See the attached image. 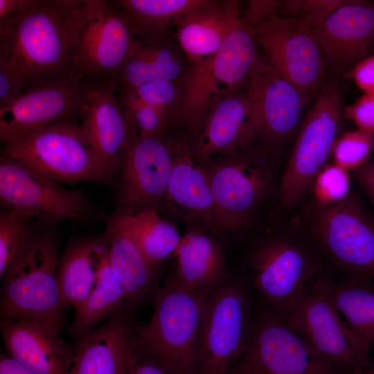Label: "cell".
Instances as JSON below:
<instances>
[{"mask_svg": "<svg viewBox=\"0 0 374 374\" xmlns=\"http://www.w3.org/2000/svg\"><path fill=\"white\" fill-rule=\"evenodd\" d=\"M84 19V0H39L27 15L0 29V55L18 73L23 91L76 76Z\"/></svg>", "mask_w": 374, "mask_h": 374, "instance_id": "cell-1", "label": "cell"}, {"mask_svg": "<svg viewBox=\"0 0 374 374\" xmlns=\"http://www.w3.org/2000/svg\"><path fill=\"white\" fill-rule=\"evenodd\" d=\"M257 43L253 29L239 14L217 53L193 64L179 78L180 100L173 124L193 135L216 102L244 91L259 58Z\"/></svg>", "mask_w": 374, "mask_h": 374, "instance_id": "cell-2", "label": "cell"}, {"mask_svg": "<svg viewBox=\"0 0 374 374\" xmlns=\"http://www.w3.org/2000/svg\"><path fill=\"white\" fill-rule=\"evenodd\" d=\"M256 305L282 317L327 267L306 233H278L257 241L246 256Z\"/></svg>", "mask_w": 374, "mask_h": 374, "instance_id": "cell-3", "label": "cell"}, {"mask_svg": "<svg viewBox=\"0 0 374 374\" xmlns=\"http://www.w3.org/2000/svg\"><path fill=\"white\" fill-rule=\"evenodd\" d=\"M256 308L246 276L226 273L210 290L198 332V374H224L244 354Z\"/></svg>", "mask_w": 374, "mask_h": 374, "instance_id": "cell-4", "label": "cell"}, {"mask_svg": "<svg viewBox=\"0 0 374 374\" xmlns=\"http://www.w3.org/2000/svg\"><path fill=\"white\" fill-rule=\"evenodd\" d=\"M57 269V238L30 233L3 276L1 319L33 318L60 329L64 307Z\"/></svg>", "mask_w": 374, "mask_h": 374, "instance_id": "cell-5", "label": "cell"}, {"mask_svg": "<svg viewBox=\"0 0 374 374\" xmlns=\"http://www.w3.org/2000/svg\"><path fill=\"white\" fill-rule=\"evenodd\" d=\"M166 280L154 297L148 323L136 328L139 348L171 374H198L197 337L206 296Z\"/></svg>", "mask_w": 374, "mask_h": 374, "instance_id": "cell-6", "label": "cell"}, {"mask_svg": "<svg viewBox=\"0 0 374 374\" xmlns=\"http://www.w3.org/2000/svg\"><path fill=\"white\" fill-rule=\"evenodd\" d=\"M1 154L60 184L106 182L114 176L89 144L75 116L6 144Z\"/></svg>", "mask_w": 374, "mask_h": 374, "instance_id": "cell-7", "label": "cell"}, {"mask_svg": "<svg viewBox=\"0 0 374 374\" xmlns=\"http://www.w3.org/2000/svg\"><path fill=\"white\" fill-rule=\"evenodd\" d=\"M306 234L331 273L374 280V220L354 197L317 209Z\"/></svg>", "mask_w": 374, "mask_h": 374, "instance_id": "cell-8", "label": "cell"}, {"mask_svg": "<svg viewBox=\"0 0 374 374\" xmlns=\"http://www.w3.org/2000/svg\"><path fill=\"white\" fill-rule=\"evenodd\" d=\"M344 109L337 80L325 81L299 129L280 185L283 205L295 204L326 166L339 137Z\"/></svg>", "mask_w": 374, "mask_h": 374, "instance_id": "cell-9", "label": "cell"}, {"mask_svg": "<svg viewBox=\"0 0 374 374\" xmlns=\"http://www.w3.org/2000/svg\"><path fill=\"white\" fill-rule=\"evenodd\" d=\"M325 270L305 288L283 317L334 370L355 374L370 357L333 304L323 282Z\"/></svg>", "mask_w": 374, "mask_h": 374, "instance_id": "cell-10", "label": "cell"}, {"mask_svg": "<svg viewBox=\"0 0 374 374\" xmlns=\"http://www.w3.org/2000/svg\"><path fill=\"white\" fill-rule=\"evenodd\" d=\"M136 43L129 19L113 1L84 0L75 56L77 75L90 86H114Z\"/></svg>", "mask_w": 374, "mask_h": 374, "instance_id": "cell-11", "label": "cell"}, {"mask_svg": "<svg viewBox=\"0 0 374 374\" xmlns=\"http://www.w3.org/2000/svg\"><path fill=\"white\" fill-rule=\"evenodd\" d=\"M266 57L286 80L310 98L325 78V61L312 28L303 22L271 14L251 27Z\"/></svg>", "mask_w": 374, "mask_h": 374, "instance_id": "cell-12", "label": "cell"}, {"mask_svg": "<svg viewBox=\"0 0 374 374\" xmlns=\"http://www.w3.org/2000/svg\"><path fill=\"white\" fill-rule=\"evenodd\" d=\"M241 358L238 366L249 374H340L283 317L257 305Z\"/></svg>", "mask_w": 374, "mask_h": 374, "instance_id": "cell-13", "label": "cell"}, {"mask_svg": "<svg viewBox=\"0 0 374 374\" xmlns=\"http://www.w3.org/2000/svg\"><path fill=\"white\" fill-rule=\"evenodd\" d=\"M0 199L5 211H15L51 223L85 220L89 199L68 189L1 154Z\"/></svg>", "mask_w": 374, "mask_h": 374, "instance_id": "cell-14", "label": "cell"}, {"mask_svg": "<svg viewBox=\"0 0 374 374\" xmlns=\"http://www.w3.org/2000/svg\"><path fill=\"white\" fill-rule=\"evenodd\" d=\"M245 92L256 137L277 145L296 129L309 98L277 71L265 57L256 64Z\"/></svg>", "mask_w": 374, "mask_h": 374, "instance_id": "cell-15", "label": "cell"}, {"mask_svg": "<svg viewBox=\"0 0 374 374\" xmlns=\"http://www.w3.org/2000/svg\"><path fill=\"white\" fill-rule=\"evenodd\" d=\"M91 86L73 78L28 89L0 108V139L10 143L60 121L75 117Z\"/></svg>", "mask_w": 374, "mask_h": 374, "instance_id": "cell-16", "label": "cell"}, {"mask_svg": "<svg viewBox=\"0 0 374 374\" xmlns=\"http://www.w3.org/2000/svg\"><path fill=\"white\" fill-rule=\"evenodd\" d=\"M220 161L207 170L222 230L246 225L269 186L266 163L256 157H236Z\"/></svg>", "mask_w": 374, "mask_h": 374, "instance_id": "cell-17", "label": "cell"}, {"mask_svg": "<svg viewBox=\"0 0 374 374\" xmlns=\"http://www.w3.org/2000/svg\"><path fill=\"white\" fill-rule=\"evenodd\" d=\"M138 350L131 315L117 313L103 327L65 345L66 374H130Z\"/></svg>", "mask_w": 374, "mask_h": 374, "instance_id": "cell-18", "label": "cell"}, {"mask_svg": "<svg viewBox=\"0 0 374 374\" xmlns=\"http://www.w3.org/2000/svg\"><path fill=\"white\" fill-rule=\"evenodd\" d=\"M116 91L112 85L91 86L78 112L87 141L114 175L121 169L136 134Z\"/></svg>", "mask_w": 374, "mask_h": 374, "instance_id": "cell-19", "label": "cell"}, {"mask_svg": "<svg viewBox=\"0 0 374 374\" xmlns=\"http://www.w3.org/2000/svg\"><path fill=\"white\" fill-rule=\"evenodd\" d=\"M312 30L325 64L346 75L374 48V3L347 0Z\"/></svg>", "mask_w": 374, "mask_h": 374, "instance_id": "cell-20", "label": "cell"}, {"mask_svg": "<svg viewBox=\"0 0 374 374\" xmlns=\"http://www.w3.org/2000/svg\"><path fill=\"white\" fill-rule=\"evenodd\" d=\"M175 149L162 138L135 134L121 168V195L129 208L145 207L166 197Z\"/></svg>", "mask_w": 374, "mask_h": 374, "instance_id": "cell-21", "label": "cell"}, {"mask_svg": "<svg viewBox=\"0 0 374 374\" xmlns=\"http://www.w3.org/2000/svg\"><path fill=\"white\" fill-rule=\"evenodd\" d=\"M191 150L195 161H208L218 153L237 152L256 138L251 110L245 90L216 102L196 132Z\"/></svg>", "mask_w": 374, "mask_h": 374, "instance_id": "cell-22", "label": "cell"}, {"mask_svg": "<svg viewBox=\"0 0 374 374\" xmlns=\"http://www.w3.org/2000/svg\"><path fill=\"white\" fill-rule=\"evenodd\" d=\"M8 354L37 374H66L60 329L33 318L1 319Z\"/></svg>", "mask_w": 374, "mask_h": 374, "instance_id": "cell-23", "label": "cell"}, {"mask_svg": "<svg viewBox=\"0 0 374 374\" xmlns=\"http://www.w3.org/2000/svg\"><path fill=\"white\" fill-rule=\"evenodd\" d=\"M240 13L238 1H208L182 17L176 25L175 38L187 60L193 64L213 57Z\"/></svg>", "mask_w": 374, "mask_h": 374, "instance_id": "cell-24", "label": "cell"}, {"mask_svg": "<svg viewBox=\"0 0 374 374\" xmlns=\"http://www.w3.org/2000/svg\"><path fill=\"white\" fill-rule=\"evenodd\" d=\"M213 233L223 231L207 170L195 164L190 149L176 145L166 197Z\"/></svg>", "mask_w": 374, "mask_h": 374, "instance_id": "cell-25", "label": "cell"}, {"mask_svg": "<svg viewBox=\"0 0 374 374\" xmlns=\"http://www.w3.org/2000/svg\"><path fill=\"white\" fill-rule=\"evenodd\" d=\"M105 235L109 261L125 289L126 312L131 315L151 290L157 267L145 256L118 214L108 223Z\"/></svg>", "mask_w": 374, "mask_h": 374, "instance_id": "cell-26", "label": "cell"}, {"mask_svg": "<svg viewBox=\"0 0 374 374\" xmlns=\"http://www.w3.org/2000/svg\"><path fill=\"white\" fill-rule=\"evenodd\" d=\"M175 271L167 280L193 292L210 290L226 274L223 250L213 236L188 230L174 253Z\"/></svg>", "mask_w": 374, "mask_h": 374, "instance_id": "cell-27", "label": "cell"}, {"mask_svg": "<svg viewBox=\"0 0 374 374\" xmlns=\"http://www.w3.org/2000/svg\"><path fill=\"white\" fill-rule=\"evenodd\" d=\"M326 289L349 331L368 356L374 346V280L337 276L326 269Z\"/></svg>", "mask_w": 374, "mask_h": 374, "instance_id": "cell-28", "label": "cell"}, {"mask_svg": "<svg viewBox=\"0 0 374 374\" xmlns=\"http://www.w3.org/2000/svg\"><path fill=\"white\" fill-rule=\"evenodd\" d=\"M107 256L105 234L102 238H81L70 244L57 276L63 307L75 308L87 297Z\"/></svg>", "mask_w": 374, "mask_h": 374, "instance_id": "cell-29", "label": "cell"}, {"mask_svg": "<svg viewBox=\"0 0 374 374\" xmlns=\"http://www.w3.org/2000/svg\"><path fill=\"white\" fill-rule=\"evenodd\" d=\"M180 53L167 38L135 46L114 82L116 90L136 87L157 80H175L186 70Z\"/></svg>", "mask_w": 374, "mask_h": 374, "instance_id": "cell-30", "label": "cell"}, {"mask_svg": "<svg viewBox=\"0 0 374 374\" xmlns=\"http://www.w3.org/2000/svg\"><path fill=\"white\" fill-rule=\"evenodd\" d=\"M209 0L113 1L127 17L136 38L154 42L167 38L168 28Z\"/></svg>", "mask_w": 374, "mask_h": 374, "instance_id": "cell-31", "label": "cell"}, {"mask_svg": "<svg viewBox=\"0 0 374 374\" xmlns=\"http://www.w3.org/2000/svg\"><path fill=\"white\" fill-rule=\"evenodd\" d=\"M147 258L155 266L177 249L182 236L169 221L161 217L155 206L134 213H118Z\"/></svg>", "mask_w": 374, "mask_h": 374, "instance_id": "cell-32", "label": "cell"}, {"mask_svg": "<svg viewBox=\"0 0 374 374\" xmlns=\"http://www.w3.org/2000/svg\"><path fill=\"white\" fill-rule=\"evenodd\" d=\"M126 298L125 289L114 272L107 256L94 287L74 308L75 316L69 328L70 333L76 339L82 338L102 319L116 310Z\"/></svg>", "mask_w": 374, "mask_h": 374, "instance_id": "cell-33", "label": "cell"}, {"mask_svg": "<svg viewBox=\"0 0 374 374\" xmlns=\"http://www.w3.org/2000/svg\"><path fill=\"white\" fill-rule=\"evenodd\" d=\"M125 108L148 105L170 114L173 119L180 100L179 78L175 80H157L121 91L119 98Z\"/></svg>", "mask_w": 374, "mask_h": 374, "instance_id": "cell-34", "label": "cell"}, {"mask_svg": "<svg viewBox=\"0 0 374 374\" xmlns=\"http://www.w3.org/2000/svg\"><path fill=\"white\" fill-rule=\"evenodd\" d=\"M31 217L3 210L0 213V276L4 274L24 246L30 233L26 222Z\"/></svg>", "mask_w": 374, "mask_h": 374, "instance_id": "cell-35", "label": "cell"}, {"mask_svg": "<svg viewBox=\"0 0 374 374\" xmlns=\"http://www.w3.org/2000/svg\"><path fill=\"white\" fill-rule=\"evenodd\" d=\"M373 148L374 134L357 129L339 136L332 153L335 163L355 170L369 161Z\"/></svg>", "mask_w": 374, "mask_h": 374, "instance_id": "cell-36", "label": "cell"}, {"mask_svg": "<svg viewBox=\"0 0 374 374\" xmlns=\"http://www.w3.org/2000/svg\"><path fill=\"white\" fill-rule=\"evenodd\" d=\"M350 183L348 170L335 163L326 165L312 184L319 208L330 206L346 199L349 196Z\"/></svg>", "mask_w": 374, "mask_h": 374, "instance_id": "cell-37", "label": "cell"}, {"mask_svg": "<svg viewBox=\"0 0 374 374\" xmlns=\"http://www.w3.org/2000/svg\"><path fill=\"white\" fill-rule=\"evenodd\" d=\"M347 0L278 1V15L299 20L313 29L321 25Z\"/></svg>", "mask_w": 374, "mask_h": 374, "instance_id": "cell-38", "label": "cell"}, {"mask_svg": "<svg viewBox=\"0 0 374 374\" xmlns=\"http://www.w3.org/2000/svg\"><path fill=\"white\" fill-rule=\"evenodd\" d=\"M125 109L135 133L141 138H162L172 124L170 114L153 107L137 105Z\"/></svg>", "mask_w": 374, "mask_h": 374, "instance_id": "cell-39", "label": "cell"}, {"mask_svg": "<svg viewBox=\"0 0 374 374\" xmlns=\"http://www.w3.org/2000/svg\"><path fill=\"white\" fill-rule=\"evenodd\" d=\"M345 117L357 129L374 134V93H364L344 109Z\"/></svg>", "mask_w": 374, "mask_h": 374, "instance_id": "cell-40", "label": "cell"}, {"mask_svg": "<svg viewBox=\"0 0 374 374\" xmlns=\"http://www.w3.org/2000/svg\"><path fill=\"white\" fill-rule=\"evenodd\" d=\"M22 91L18 73L6 57L0 55V108L15 101Z\"/></svg>", "mask_w": 374, "mask_h": 374, "instance_id": "cell-41", "label": "cell"}, {"mask_svg": "<svg viewBox=\"0 0 374 374\" xmlns=\"http://www.w3.org/2000/svg\"><path fill=\"white\" fill-rule=\"evenodd\" d=\"M39 0H0V28H5L33 10Z\"/></svg>", "mask_w": 374, "mask_h": 374, "instance_id": "cell-42", "label": "cell"}, {"mask_svg": "<svg viewBox=\"0 0 374 374\" xmlns=\"http://www.w3.org/2000/svg\"><path fill=\"white\" fill-rule=\"evenodd\" d=\"M346 75L352 78L365 93H374V55L362 60Z\"/></svg>", "mask_w": 374, "mask_h": 374, "instance_id": "cell-43", "label": "cell"}, {"mask_svg": "<svg viewBox=\"0 0 374 374\" xmlns=\"http://www.w3.org/2000/svg\"><path fill=\"white\" fill-rule=\"evenodd\" d=\"M278 1H251L247 10L242 16L243 21L250 27L263 18L277 13Z\"/></svg>", "mask_w": 374, "mask_h": 374, "instance_id": "cell-44", "label": "cell"}, {"mask_svg": "<svg viewBox=\"0 0 374 374\" xmlns=\"http://www.w3.org/2000/svg\"><path fill=\"white\" fill-rule=\"evenodd\" d=\"M130 374H171L163 365L139 348Z\"/></svg>", "mask_w": 374, "mask_h": 374, "instance_id": "cell-45", "label": "cell"}, {"mask_svg": "<svg viewBox=\"0 0 374 374\" xmlns=\"http://www.w3.org/2000/svg\"><path fill=\"white\" fill-rule=\"evenodd\" d=\"M355 176L374 202V159L355 170Z\"/></svg>", "mask_w": 374, "mask_h": 374, "instance_id": "cell-46", "label": "cell"}, {"mask_svg": "<svg viewBox=\"0 0 374 374\" xmlns=\"http://www.w3.org/2000/svg\"><path fill=\"white\" fill-rule=\"evenodd\" d=\"M0 374H37L24 366L8 354H1Z\"/></svg>", "mask_w": 374, "mask_h": 374, "instance_id": "cell-47", "label": "cell"}, {"mask_svg": "<svg viewBox=\"0 0 374 374\" xmlns=\"http://www.w3.org/2000/svg\"><path fill=\"white\" fill-rule=\"evenodd\" d=\"M355 374H374V350L366 365Z\"/></svg>", "mask_w": 374, "mask_h": 374, "instance_id": "cell-48", "label": "cell"}, {"mask_svg": "<svg viewBox=\"0 0 374 374\" xmlns=\"http://www.w3.org/2000/svg\"><path fill=\"white\" fill-rule=\"evenodd\" d=\"M224 374H249L242 368H240L238 366L233 370L229 369L226 373Z\"/></svg>", "mask_w": 374, "mask_h": 374, "instance_id": "cell-49", "label": "cell"}]
</instances>
